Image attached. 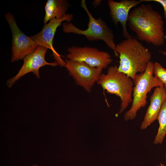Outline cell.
I'll return each instance as SVG.
<instances>
[{
	"label": "cell",
	"instance_id": "obj_4",
	"mask_svg": "<svg viewBox=\"0 0 166 166\" xmlns=\"http://www.w3.org/2000/svg\"><path fill=\"white\" fill-rule=\"evenodd\" d=\"M154 63L150 61L145 71L136 74L133 79L134 86L132 92V101L130 109L124 115V119L128 121L134 119L138 111L144 107L147 102V94L152 89L164 86L163 83L153 75Z\"/></svg>",
	"mask_w": 166,
	"mask_h": 166
},
{
	"label": "cell",
	"instance_id": "obj_13",
	"mask_svg": "<svg viewBox=\"0 0 166 166\" xmlns=\"http://www.w3.org/2000/svg\"><path fill=\"white\" fill-rule=\"evenodd\" d=\"M70 5L65 0H48L45 6L43 23L46 24L52 19H61L66 14Z\"/></svg>",
	"mask_w": 166,
	"mask_h": 166
},
{
	"label": "cell",
	"instance_id": "obj_14",
	"mask_svg": "<svg viewBox=\"0 0 166 166\" xmlns=\"http://www.w3.org/2000/svg\"><path fill=\"white\" fill-rule=\"evenodd\" d=\"M157 120L159 126L153 142L155 144H161L166 136V99L162 104Z\"/></svg>",
	"mask_w": 166,
	"mask_h": 166
},
{
	"label": "cell",
	"instance_id": "obj_20",
	"mask_svg": "<svg viewBox=\"0 0 166 166\" xmlns=\"http://www.w3.org/2000/svg\"><path fill=\"white\" fill-rule=\"evenodd\" d=\"M31 166H39L38 165L34 164V165H32Z\"/></svg>",
	"mask_w": 166,
	"mask_h": 166
},
{
	"label": "cell",
	"instance_id": "obj_12",
	"mask_svg": "<svg viewBox=\"0 0 166 166\" xmlns=\"http://www.w3.org/2000/svg\"><path fill=\"white\" fill-rule=\"evenodd\" d=\"M166 99V93L163 86L155 88L150 97V103L144 115L140 128L146 129L157 119L162 104Z\"/></svg>",
	"mask_w": 166,
	"mask_h": 166
},
{
	"label": "cell",
	"instance_id": "obj_19",
	"mask_svg": "<svg viewBox=\"0 0 166 166\" xmlns=\"http://www.w3.org/2000/svg\"><path fill=\"white\" fill-rule=\"evenodd\" d=\"M164 87L165 88V92H166V85H164Z\"/></svg>",
	"mask_w": 166,
	"mask_h": 166
},
{
	"label": "cell",
	"instance_id": "obj_9",
	"mask_svg": "<svg viewBox=\"0 0 166 166\" xmlns=\"http://www.w3.org/2000/svg\"><path fill=\"white\" fill-rule=\"evenodd\" d=\"M73 14H68L61 19L53 18L45 24L41 30L35 35L30 37L39 46H41L51 50L55 62L61 66L65 67V62L56 51L53 46L55 34L58 27L64 21L70 22L73 19Z\"/></svg>",
	"mask_w": 166,
	"mask_h": 166
},
{
	"label": "cell",
	"instance_id": "obj_8",
	"mask_svg": "<svg viewBox=\"0 0 166 166\" xmlns=\"http://www.w3.org/2000/svg\"><path fill=\"white\" fill-rule=\"evenodd\" d=\"M67 50V59L84 62L91 67L102 70L106 69L113 61L109 53L95 48L73 46L69 47Z\"/></svg>",
	"mask_w": 166,
	"mask_h": 166
},
{
	"label": "cell",
	"instance_id": "obj_3",
	"mask_svg": "<svg viewBox=\"0 0 166 166\" xmlns=\"http://www.w3.org/2000/svg\"><path fill=\"white\" fill-rule=\"evenodd\" d=\"M117 65L109 66L106 74H101L97 82L104 90L119 97L121 101L117 117L122 113L132 101L134 86L133 79L124 73L119 72Z\"/></svg>",
	"mask_w": 166,
	"mask_h": 166
},
{
	"label": "cell",
	"instance_id": "obj_16",
	"mask_svg": "<svg viewBox=\"0 0 166 166\" xmlns=\"http://www.w3.org/2000/svg\"><path fill=\"white\" fill-rule=\"evenodd\" d=\"M143 2L154 1L160 4L163 6L164 10L165 19H166V0H143Z\"/></svg>",
	"mask_w": 166,
	"mask_h": 166
},
{
	"label": "cell",
	"instance_id": "obj_18",
	"mask_svg": "<svg viewBox=\"0 0 166 166\" xmlns=\"http://www.w3.org/2000/svg\"><path fill=\"white\" fill-rule=\"evenodd\" d=\"M157 166H166V165H164L162 163H160L159 165H157Z\"/></svg>",
	"mask_w": 166,
	"mask_h": 166
},
{
	"label": "cell",
	"instance_id": "obj_15",
	"mask_svg": "<svg viewBox=\"0 0 166 166\" xmlns=\"http://www.w3.org/2000/svg\"><path fill=\"white\" fill-rule=\"evenodd\" d=\"M153 74L164 85H166V69L158 62L154 63Z\"/></svg>",
	"mask_w": 166,
	"mask_h": 166
},
{
	"label": "cell",
	"instance_id": "obj_6",
	"mask_svg": "<svg viewBox=\"0 0 166 166\" xmlns=\"http://www.w3.org/2000/svg\"><path fill=\"white\" fill-rule=\"evenodd\" d=\"M5 18L8 22L12 34V47L11 61L23 59L34 52L38 45L31 38L26 35L18 27L13 15L6 13Z\"/></svg>",
	"mask_w": 166,
	"mask_h": 166
},
{
	"label": "cell",
	"instance_id": "obj_7",
	"mask_svg": "<svg viewBox=\"0 0 166 166\" xmlns=\"http://www.w3.org/2000/svg\"><path fill=\"white\" fill-rule=\"evenodd\" d=\"M65 62L69 74L76 84L90 93L93 86L99 80L102 69L91 67L82 61L66 59Z\"/></svg>",
	"mask_w": 166,
	"mask_h": 166
},
{
	"label": "cell",
	"instance_id": "obj_17",
	"mask_svg": "<svg viewBox=\"0 0 166 166\" xmlns=\"http://www.w3.org/2000/svg\"><path fill=\"white\" fill-rule=\"evenodd\" d=\"M160 52L161 53L163 54L166 56V52L164 51H160Z\"/></svg>",
	"mask_w": 166,
	"mask_h": 166
},
{
	"label": "cell",
	"instance_id": "obj_22",
	"mask_svg": "<svg viewBox=\"0 0 166 166\" xmlns=\"http://www.w3.org/2000/svg\"><path fill=\"white\" fill-rule=\"evenodd\" d=\"M165 40H166V34H165Z\"/></svg>",
	"mask_w": 166,
	"mask_h": 166
},
{
	"label": "cell",
	"instance_id": "obj_5",
	"mask_svg": "<svg viewBox=\"0 0 166 166\" xmlns=\"http://www.w3.org/2000/svg\"><path fill=\"white\" fill-rule=\"evenodd\" d=\"M81 6L89 17L88 28L85 30H82L71 22H66L62 24L63 31L66 33L84 36L89 41L102 40L115 53L116 45L114 42L115 36L112 30L101 18L96 19L93 17L87 6L85 0L81 1Z\"/></svg>",
	"mask_w": 166,
	"mask_h": 166
},
{
	"label": "cell",
	"instance_id": "obj_11",
	"mask_svg": "<svg viewBox=\"0 0 166 166\" xmlns=\"http://www.w3.org/2000/svg\"><path fill=\"white\" fill-rule=\"evenodd\" d=\"M142 2V0H122L120 2L109 0L108 1L110 14L114 24L117 27L119 22L121 24L123 36L126 39L133 37L129 34L126 27L129 11Z\"/></svg>",
	"mask_w": 166,
	"mask_h": 166
},
{
	"label": "cell",
	"instance_id": "obj_1",
	"mask_svg": "<svg viewBox=\"0 0 166 166\" xmlns=\"http://www.w3.org/2000/svg\"><path fill=\"white\" fill-rule=\"evenodd\" d=\"M128 22L140 40L157 46L164 43L165 35L162 16L151 5L142 4L134 8L129 14Z\"/></svg>",
	"mask_w": 166,
	"mask_h": 166
},
{
	"label": "cell",
	"instance_id": "obj_10",
	"mask_svg": "<svg viewBox=\"0 0 166 166\" xmlns=\"http://www.w3.org/2000/svg\"><path fill=\"white\" fill-rule=\"evenodd\" d=\"M47 49L38 46L34 52L26 56L23 59V65L17 74L7 80L6 85L8 87H11L20 78L30 72H32L37 78H39V69L41 67L46 65L53 66L58 65L55 62L46 61L45 56Z\"/></svg>",
	"mask_w": 166,
	"mask_h": 166
},
{
	"label": "cell",
	"instance_id": "obj_21",
	"mask_svg": "<svg viewBox=\"0 0 166 166\" xmlns=\"http://www.w3.org/2000/svg\"><path fill=\"white\" fill-rule=\"evenodd\" d=\"M165 161H166V152H165Z\"/></svg>",
	"mask_w": 166,
	"mask_h": 166
},
{
	"label": "cell",
	"instance_id": "obj_2",
	"mask_svg": "<svg viewBox=\"0 0 166 166\" xmlns=\"http://www.w3.org/2000/svg\"><path fill=\"white\" fill-rule=\"evenodd\" d=\"M114 54L119 57L118 71L132 79L138 73L145 71L151 58L149 50L134 37L125 39L116 45Z\"/></svg>",
	"mask_w": 166,
	"mask_h": 166
}]
</instances>
